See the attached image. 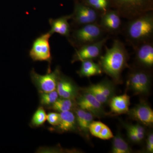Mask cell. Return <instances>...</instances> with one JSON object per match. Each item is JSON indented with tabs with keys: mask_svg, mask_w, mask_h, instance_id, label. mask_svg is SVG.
I'll return each mask as SVG.
<instances>
[{
	"mask_svg": "<svg viewBox=\"0 0 153 153\" xmlns=\"http://www.w3.org/2000/svg\"><path fill=\"white\" fill-rule=\"evenodd\" d=\"M60 121L58 128L63 132L69 131L75 129L76 117L73 113L68 111L60 112Z\"/></svg>",
	"mask_w": 153,
	"mask_h": 153,
	"instance_id": "cell-18",
	"label": "cell"
},
{
	"mask_svg": "<svg viewBox=\"0 0 153 153\" xmlns=\"http://www.w3.org/2000/svg\"><path fill=\"white\" fill-rule=\"evenodd\" d=\"M52 34L49 32L41 34L33 41L29 55L34 61H47L51 63L52 60L49 39Z\"/></svg>",
	"mask_w": 153,
	"mask_h": 153,
	"instance_id": "cell-5",
	"label": "cell"
},
{
	"mask_svg": "<svg viewBox=\"0 0 153 153\" xmlns=\"http://www.w3.org/2000/svg\"><path fill=\"white\" fill-rule=\"evenodd\" d=\"M105 49L104 55L100 57L99 65L102 71L115 81H119L128 66V53L123 43L118 39L114 40L111 48L105 46Z\"/></svg>",
	"mask_w": 153,
	"mask_h": 153,
	"instance_id": "cell-1",
	"label": "cell"
},
{
	"mask_svg": "<svg viewBox=\"0 0 153 153\" xmlns=\"http://www.w3.org/2000/svg\"><path fill=\"white\" fill-rule=\"evenodd\" d=\"M114 137L113 134L110 129L105 124L98 138L102 140H107L112 138Z\"/></svg>",
	"mask_w": 153,
	"mask_h": 153,
	"instance_id": "cell-30",
	"label": "cell"
},
{
	"mask_svg": "<svg viewBox=\"0 0 153 153\" xmlns=\"http://www.w3.org/2000/svg\"><path fill=\"white\" fill-rule=\"evenodd\" d=\"M102 69L99 64L94 63L93 60L82 61L81 67L77 72L82 77H90L101 74Z\"/></svg>",
	"mask_w": 153,
	"mask_h": 153,
	"instance_id": "cell-17",
	"label": "cell"
},
{
	"mask_svg": "<svg viewBox=\"0 0 153 153\" xmlns=\"http://www.w3.org/2000/svg\"><path fill=\"white\" fill-rule=\"evenodd\" d=\"M130 97L126 94L113 97L111 99L110 107L111 112L116 114L126 113L129 111Z\"/></svg>",
	"mask_w": 153,
	"mask_h": 153,
	"instance_id": "cell-16",
	"label": "cell"
},
{
	"mask_svg": "<svg viewBox=\"0 0 153 153\" xmlns=\"http://www.w3.org/2000/svg\"><path fill=\"white\" fill-rule=\"evenodd\" d=\"M60 119V114L57 113L51 112L47 114V120L52 126H58Z\"/></svg>",
	"mask_w": 153,
	"mask_h": 153,
	"instance_id": "cell-29",
	"label": "cell"
},
{
	"mask_svg": "<svg viewBox=\"0 0 153 153\" xmlns=\"http://www.w3.org/2000/svg\"><path fill=\"white\" fill-rule=\"evenodd\" d=\"M126 126L135 133L139 142H140L143 139L145 136V130L143 126L139 124L136 125H127Z\"/></svg>",
	"mask_w": 153,
	"mask_h": 153,
	"instance_id": "cell-28",
	"label": "cell"
},
{
	"mask_svg": "<svg viewBox=\"0 0 153 153\" xmlns=\"http://www.w3.org/2000/svg\"><path fill=\"white\" fill-rule=\"evenodd\" d=\"M101 14L84 4L76 2L71 19L74 26L81 27L97 23Z\"/></svg>",
	"mask_w": 153,
	"mask_h": 153,
	"instance_id": "cell-6",
	"label": "cell"
},
{
	"mask_svg": "<svg viewBox=\"0 0 153 153\" xmlns=\"http://www.w3.org/2000/svg\"><path fill=\"white\" fill-rule=\"evenodd\" d=\"M84 4L92 8L100 14L109 10L110 0H83Z\"/></svg>",
	"mask_w": 153,
	"mask_h": 153,
	"instance_id": "cell-20",
	"label": "cell"
},
{
	"mask_svg": "<svg viewBox=\"0 0 153 153\" xmlns=\"http://www.w3.org/2000/svg\"><path fill=\"white\" fill-rule=\"evenodd\" d=\"M60 76V70L57 68L55 71H48L47 74H38L33 69L31 72L32 80L41 92H49L56 90L57 82Z\"/></svg>",
	"mask_w": 153,
	"mask_h": 153,
	"instance_id": "cell-7",
	"label": "cell"
},
{
	"mask_svg": "<svg viewBox=\"0 0 153 153\" xmlns=\"http://www.w3.org/2000/svg\"><path fill=\"white\" fill-rule=\"evenodd\" d=\"M126 128L127 131L128 136L129 139L134 143L139 142V141L135 133L127 126H126Z\"/></svg>",
	"mask_w": 153,
	"mask_h": 153,
	"instance_id": "cell-31",
	"label": "cell"
},
{
	"mask_svg": "<svg viewBox=\"0 0 153 153\" xmlns=\"http://www.w3.org/2000/svg\"><path fill=\"white\" fill-rule=\"evenodd\" d=\"M128 84L135 93L140 94L139 70L133 71L130 74Z\"/></svg>",
	"mask_w": 153,
	"mask_h": 153,
	"instance_id": "cell-25",
	"label": "cell"
},
{
	"mask_svg": "<svg viewBox=\"0 0 153 153\" xmlns=\"http://www.w3.org/2000/svg\"><path fill=\"white\" fill-rule=\"evenodd\" d=\"M104 124L98 121H92L88 128V131L93 136L98 138Z\"/></svg>",
	"mask_w": 153,
	"mask_h": 153,
	"instance_id": "cell-27",
	"label": "cell"
},
{
	"mask_svg": "<svg viewBox=\"0 0 153 153\" xmlns=\"http://www.w3.org/2000/svg\"><path fill=\"white\" fill-rule=\"evenodd\" d=\"M74 103L72 100L66 98L57 99V100L52 105V108L59 112L70 111L73 107Z\"/></svg>",
	"mask_w": 153,
	"mask_h": 153,
	"instance_id": "cell-21",
	"label": "cell"
},
{
	"mask_svg": "<svg viewBox=\"0 0 153 153\" xmlns=\"http://www.w3.org/2000/svg\"><path fill=\"white\" fill-rule=\"evenodd\" d=\"M71 18V14L56 19H49V24L51 27L49 32L52 35L55 33H58L69 40L71 36V27L68 21Z\"/></svg>",
	"mask_w": 153,
	"mask_h": 153,
	"instance_id": "cell-14",
	"label": "cell"
},
{
	"mask_svg": "<svg viewBox=\"0 0 153 153\" xmlns=\"http://www.w3.org/2000/svg\"><path fill=\"white\" fill-rule=\"evenodd\" d=\"M114 91L113 84L108 80H103L97 84L90 85L85 90L94 96L102 105L106 103L112 98Z\"/></svg>",
	"mask_w": 153,
	"mask_h": 153,
	"instance_id": "cell-9",
	"label": "cell"
},
{
	"mask_svg": "<svg viewBox=\"0 0 153 153\" xmlns=\"http://www.w3.org/2000/svg\"><path fill=\"white\" fill-rule=\"evenodd\" d=\"M94 116L92 114L86 111V113L82 122L78 126L82 131L85 133H87L88 131V128L90 124L93 121Z\"/></svg>",
	"mask_w": 153,
	"mask_h": 153,
	"instance_id": "cell-26",
	"label": "cell"
},
{
	"mask_svg": "<svg viewBox=\"0 0 153 153\" xmlns=\"http://www.w3.org/2000/svg\"><path fill=\"white\" fill-rule=\"evenodd\" d=\"M58 98L57 91L49 92H41L40 102L43 105H52Z\"/></svg>",
	"mask_w": 153,
	"mask_h": 153,
	"instance_id": "cell-24",
	"label": "cell"
},
{
	"mask_svg": "<svg viewBox=\"0 0 153 153\" xmlns=\"http://www.w3.org/2000/svg\"><path fill=\"white\" fill-rule=\"evenodd\" d=\"M131 149L128 143L122 137L120 133L118 132L113 137L112 152L113 153H129L131 152Z\"/></svg>",
	"mask_w": 153,
	"mask_h": 153,
	"instance_id": "cell-19",
	"label": "cell"
},
{
	"mask_svg": "<svg viewBox=\"0 0 153 153\" xmlns=\"http://www.w3.org/2000/svg\"><path fill=\"white\" fill-rule=\"evenodd\" d=\"M77 104L79 108L92 114L94 116L100 117L105 114L102 104L89 92L85 93L78 97Z\"/></svg>",
	"mask_w": 153,
	"mask_h": 153,
	"instance_id": "cell-10",
	"label": "cell"
},
{
	"mask_svg": "<svg viewBox=\"0 0 153 153\" xmlns=\"http://www.w3.org/2000/svg\"><path fill=\"white\" fill-rule=\"evenodd\" d=\"M62 98L73 100L78 94V89L73 82L65 76H60L56 88Z\"/></svg>",
	"mask_w": 153,
	"mask_h": 153,
	"instance_id": "cell-15",
	"label": "cell"
},
{
	"mask_svg": "<svg viewBox=\"0 0 153 153\" xmlns=\"http://www.w3.org/2000/svg\"><path fill=\"white\" fill-rule=\"evenodd\" d=\"M121 17L131 20L152 12L153 0H110Z\"/></svg>",
	"mask_w": 153,
	"mask_h": 153,
	"instance_id": "cell-3",
	"label": "cell"
},
{
	"mask_svg": "<svg viewBox=\"0 0 153 153\" xmlns=\"http://www.w3.org/2000/svg\"><path fill=\"white\" fill-rule=\"evenodd\" d=\"M147 143L153 146V134L152 133H151L149 135L147 141Z\"/></svg>",
	"mask_w": 153,
	"mask_h": 153,
	"instance_id": "cell-32",
	"label": "cell"
},
{
	"mask_svg": "<svg viewBox=\"0 0 153 153\" xmlns=\"http://www.w3.org/2000/svg\"><path fill=\"white\" fill-rule=\"evenodd\" d=\"M121 17L116 10L109 9L100 15L99 25L105 32L112 34L117 33L121 27Z\"/></svg>",
	"mask_w": 153,
	"mask_h": 153,
	"instance_id": "cell-11",
	"label": "cell"
},
{
	"mask_svg": "<svg viewBox=\"0 0 153 153\" xmlns=\"http://www.w3.org/2000/svg\"><path fill=\"white\" fill-rule=\"evenodd\" d=\"M125 29L127 40L134 46L152 41L153 36V14L149 12L132 19Z\"/></svg>",
	"mask_w": 153,
	"mask_h": 153,
	"instance_id": "cell-2",
	"label": "cell"
},
{
	"mask_svg": "<svg viewBox=\"0 0 153 153\" xmlns=\"http://www.w3.org/2000/svg\"><path fill=\"white\" fill-rule=\"evenodd\" d=\"M140 94L148 93L150 85V76L148 72L143 70H139Z\"/></svg>",
	"mask_w": 153,
	"mask_h": 153,
	"instance_id": "cell-22",
	"label": "cell"
},
{
	"mask_svg": "<svg viewBox=\"0 0 153 153\" xmlns=\"http://www.w3.org/2000/svg\"><path fill=\"white\" fill-rule=\"evenodd\" d=\"M128 114L131 118L145 126H151L153 123V111L149 105L141 102L129 110Z\"/></svg>",
	"mask_w": 153,
	"mask_h": 153,
	"instance_id": "cell-12",
	"label": "cell"
},
{
	"mask_svg": "<svg viewBox=\"0 0 153 153\" xmlns=\"http://www.w3.org/2000/svg\"><path fill=\"white\" fill-rule=\"evenodd\" d=\"M108 38V37H105L97 42L78 48L73 56L72 63L76 61L82 62L84 60H93L100 56L102 48Z\"/></svg>",
	"mask_w": 153,
	"mask_h": 153,
	"instance_id": "cell-8",
	"label": "cell"
},
{
	"mask_svg": "<svg viewBox=\"0 0 153 153\" xmlns=\"http://www.w3.org/2000/svg\"><path fill=\"white\" fill-rule=\"evenodd\" d=\"M136 57L138 63L146 68L153 66V44L152 41L134 46Z\"/></svg>",
	"mask_w": 153,
	"mask_h": 153,
	"instance_id": "cell-13",
	"label": "cell"
},
{
	"mask_svg": "<svg viewBox=\"0 0 153 153\" xmlns=\"http://www.w3.org/2000/svg\"><path fill=\"white\" fill-rule=\"evenodd\" d=\"M105 31L97 23L81 26L74 30L68 41L77 48L101 40Z\"/></svg>",
	"mask_w": 153,
	"mask_h": 153,
	"instance_id": "cell-4",
	"label": "cell"
},
{
	"mask_svg": "<svg viewBox=\"0 0 153 153\" xmlns=\"http://www.w3.org/2000/svg\"><path fill=\"white\" fill-rule=\"evenodd\" d=\"M47 119V114L44 108L40 107L33 115L31 122L33 126L38 127L44 124Z\"/></svg>",
	"mask_w": 153,
	"mask_h": 153,
	"instance_id": "cell-23",
	"label": "cell"
}]
</instances>
